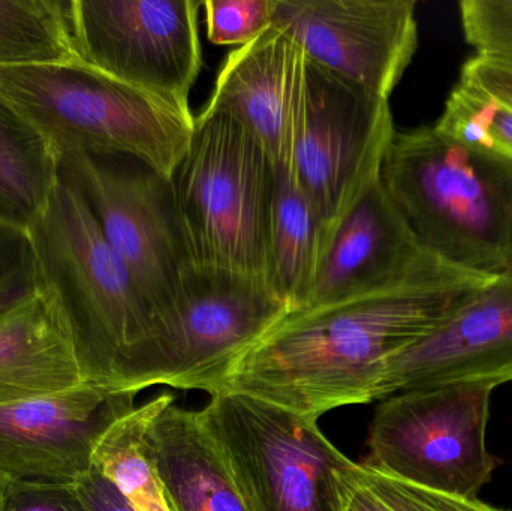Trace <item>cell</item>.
Wrapping results in <instances>:
<instances>
[{
  "mask_svg": "<svg viewBox=\"0 0 512 511\" xmlns=\"http://www.w3.org/2000/svg\"><path fill=\"white\" fill-rule=\"evenodd\" d=\"M496 278L426 251L388 284L289 312L234 363L218 393H242L312 420L379 401L391 360Z\"/></svg>",
  "mask_w": 512,
  "mask_h": 511,
  "instance_id": "6da1fadb",
  "label": "cell"
},
{
  "mask_svg": "<svg viewBox=\"0 0 512 511\" xmlns=\"http://www.w3.org/2000/svg\"><path fill=\"white\" fill-rule=\"evenodd\" d=\"M381 182L424 249L469 272H511V162L421 126L396 131Z\"/></svg>",
  "mask_w": 512,
  "mask_h": 511,
  "instance_id": "7a4b0ae2",
  "label": "cell"
},
{
  "mask_svg": "<svg viewBox=\"0 0 512 511\" xmlns=\"http://www.w3.org/2000/svg\"><path fill=\"white\" fill-rule=\"evenodd\" d=\"M291 312L265 279L186 266L146 335L114 366L110 386L216 395L234 363Z\"/></svg>",
  "mask_w": 512,
  "mask_h": 511,
  "instance_id": "3957f363",
  "label": "cell"
},
{
  "mask_svg": "<svg viewBox=\"0 0 512 511\" xmlns=\"http://www.w3.org/2000/svg\"><path fill=\"white\" fill-rule=\"evenodd\" d=\"M0 93L56 155L84 150L128 156L167 180L194 134V114L174 110L83 62L0 66Z\"/></svg>",
  "mask_w": 512,
  "mask_h": 511,
  "instance_id": "277c9868",
  "label": "cell"
},
{
  "mask_svg": "<svg viewBox=\"0 0 512 511\" xmlns=\"http://www.w3.org/2000/svg\"><path fill=\"white\" fill-rule=\"evenodd\" d=\"M274 179L270 156L233 117L204 110L195 117L171 179L188 266L267 281Z\"/></svg>",
  "mask_w": 512,
  "mask_h": 511,
  "instance_id": "5b68a950",
  "label": "cell"
},
{
  "mask_svg": "<svg viewBox=\"0 0 512 511\" xmlns=\"http://www.w3.org/2000/svg\"><path fill=\"white\" fill-rule=\"evenodd\" d=\"M26 234L38 290L68 320L92 380L110 386L114 366L150 324L128 270L86 201L59 176Z\"/></svg>",
  "mask_w": 512,
  "mask_h": 511,
  "instance_id": "8992f818",
  "label": "cell"
},
{
  "mask_svg": "<svg viewBox=\"0 0 512 511\" xmlns=\"http://www.w3.org/2000/svg\"><path fill=\"white\" fill-rule=\"evenodd\" d=\"M198 413L249 511H346L355 462L318 420L242 393L212 395Z\"/></svg>",
  "mask_w": 512,
  "mask_h": 511,
  "instance_id": "52a82bcc",
  "label": "cell"
},
{
  "mask_svg": "<svg viewBox=\"0 0 512 511\" xmlns=\"http://www.w3.org/2000/svg\"><path fill=\"white\" fill-rule=\"evenodd\" d=\"M495 389L441 384L382 399L370 422L364 464L412 485L477 500L499 465L487 449Z\"/></svg>",
  "mask_w": 512,
  "mask_h": 511,
  "instance_id": "ba28073f",
  "label": "cell"
},
{
  "mask_svg": "<svg viewBox=\"0 0 512 511\" xmlns=\"http://www.w3.org/2000/svg\"><path fill=\"white\" fill-rule=\"evenodd\" d=\"M56 159L57 176L86 201L152 321L188 266L171 180L129 165L128 156L68 150Z\"/></svg>",
  "mask_w": 512,
  "mask_h": 511,
  "instance_id": "9c48e42d",
  "label": "cell"
},
{
  "mask_svg": "<svg viewBox=\"0 0 512 511\" xmlns=\"http://www.w3.org/2000/svg\"><path fill=\"white\" fill-rule=\"evenodd\" d=\"M394 134L388 99L307 62L303 108L289 167L318 209L325 249L340 221L381 176Z\"/></svg>",
  "mask_w": 512,
  "mask_h": 511,
  "instance_id": "30bf717a",
  "label": "cell"
},
{
  "mask_svg": "<svg viewBox=\"0 0 512 511\" xmlns=\"http://www.w3.org/2000/svg\"><path fill=\"white\" fill-rule=\"evenodd\" d=\"M195 0H72L81 62L174 110L192 114L189 95L203 66Z\"/></svg>",
  "mask_w": 512,
  "mask_h": 511,
  "instance_id": "8fae6325",
  "label": "cell"
},
{
  "mask_svg": "<svg viewBox=\"0 0 512 511\" xmlns=\"http://www.w3.org/2000/svg\"><path fill=\"white\" fill-rule=\"evenodd\" d=\"M412 0H276L273 26L307 62L390 98L418 47Z\"/></svg>",
  "mask_w": 512,
  "mask_h": 511,
  "instance_id": "7c38bea8",
  "label": "cell"
},
{
  "mask_svg": "<svg viewBox=\"0 0 512 511\" xmlns=\"http://www.w3.org/2000/svg\"><path fill=\"white\" fill-rule=\"evenodd\" d=\"M137 392L86 384L0 405V480L77 486L92 471L99 441L135 410Z\"/></svg>",
  "mask_w": 512,
  "mask_h": 511,
  "instance_id": "4fadbf2b",
  "label": "cell"
},
{
  "mask_svg": "<svg viewBox=\"0 0 512 511\" xmlns=\"http://www.w3.org/2000/svg\"><path fill=\"white\" fill-rule=\"evenodd\" d=\"M512 381V273L498 276L391 360L379 401L417 387Z\"/></svg>",
  "mask_w": 512,
  "mask_h": 511,
  "instance_id": "5bb4252c",
  "label": "cell"
},
{
  "mask_svg": "<svg viewBox=\"0 0 512 511\" xmlns=\"http://www.w3.org/2000/svg\"><path fill=\"white\" fill-rule=\"evenodd\" d=\"M303 50L271 24L255 41L230 51L204 111L239 122L274 167L291 164L306 87Z\"/></svg>",
  "mask_w": 512,
  "mask_h": 511,
  "instance_id": "9a60e30c",
  "label": "cell"
},
{
  "mask_svg": "<svg viewBox=\"0 0 512 511\" xmlns=\"http://www.w3.org/2000/svg\"><path fill=\"white\" fill-rule=\"evenodd\" d=\"M426 251L379 176L331 234L306 300L295 311L388 284Z\"/></svg>",
  "mask_w": 512,
  "mask_h": 511,
  "instance_id": "2e32d148",
  "label": "cell"
},
{
  "mask_svg": "<svg viewBox=\"0 0 512 511\" xmlns=\"http://www.w3.org/2000/svg\"><path fill=\"white\" fill-rule=\"evenodd\" d=\"M86 384L96 383L68 320L47 294L38 290L0 315V405Z\"/></svg>",
  "mask_w": 512,
  "mask_h": 511,
  "instance_id": "e0dca14e",
  "label": "cell"
},
{
  "mask_svg": "<svg viewBox=\"0 0 512 511\" xmlns=\"http://www.w3.org/2000/svg\"><path fill=\"white\" fill-rule=\"evenodd\" d=\"M146 452L170 511H249L198 411L162 408L147 428Z\"/></svg>",
  "mask_w": 512,
  "mask_h": 511,
  "instance_id": "ac0fdd59",
  "label": "cell"
},
{
  "mask_svg": "<svg viewBox=\"0 0 512 511\" xmlns=\"http://www.w3.org/2000/svg\"><path fill=\"white\" fill-rule=\"evenodd\" d=\"M324 249L325 231L318 209L298 185L289 165L276 168L267 281L291 312L306 300Z\"/></svg>",
  "mask_w": 512,
  "mask_h": 511,
  "instance_id": "d6986e66",
  "label": "cell"
},
{
  "mask_svg": "<svg viewBox=\"0 0 512 511\" xmlns=\"http://www.w3.org/2000/svg\"><path fill=\"white\" fill-rule=\"evenodd\" d=\"M56 182V153L0 93V227L26 231Z\"/></svg>",
  "mask_w": 512,
  "mask_h": 511,
  "instance_id": "ffe728a7",
  "label": "cell"
},
{
  "mask_svg": "<svg viewBox=\"0 0 512 511\" xmlns=\"http://www.w3.org/2000/svg\"><path fill=\"white\" fill-rule=\"evenodd\" d=\"M74 62L72 0H0V66Z\"/></svg>",
  "mask_w": 512,
  "mask_h": 511,
  "instance_id": "44dd1931",
  "label": "cell"
},
{
  "mask_svg": "<svg viewBox=\"0 0 512 511\" xmlns=\"http://www.w3.org/2000/svg\"><path fill=\"white\" fill-rule=\"evenodd\" d=\"M174 402L158 396L117 420L99 441L93 467L110 479L138 511H170L155 467L146 452L150 420Z\"/></svg>",
  "mask_w": 512,
  "mask_h": 511,
  "instance_id": "7402d4cb",
  "label": "cell"
},
{
  "mask_svg": "<svg viewBox=\"0 0 512 511\" xmlns=\"http://www.w3.org/2000/svg\"><path fill=\"white\" fill-rule=\"evenodd\" d=\"M435 128L457 143L512 164V107L457 84Z\"/></svg>",
  "mask_w": 512,
  "mask_h": 511,
  "instance_id": "603a6c76",
  "label": "cell"
},
{
  "mask_svg": "<svg viewBox=\"0 0 512 511\" xmlns=\"http://www.w3.org/2000/svg\"><path fill=\"white\" fill-rule=\"evenodd\" d=\"M346 511H505L483 501L433 491L357 464L346 480Z\"/></svg>",
  "mask_w": 512,
  "mask_h": 511,
  "instance_id": "cb8c5ba5",
  "label": "cell"
},
{
  "mask_svg": "<svg viewBox=\"0 0 512 511\" xmlns=\"http://www.w3.org/2000/svg\"><path fill=\"white\" fill-rule=\"evenodd\" d=\"M201 6L213 44L243 47L270 29L276 0H204Z\"/></svg>",
  "mask_w": 512,
  "mask_h": 511,
  "instance_id": "d4e9b609",
  "label": "cell"
},
{
  "mask_svg": "<svg viewBox=\"0 0 512 511\" xmlns=\"http://www.w3.org/2000/svg\"><path fill=\"white\" fill-rule=\"evenodd\" d=\"M460 20L478 53L512 56V0H463Z\"/></svg>",
  "mask_w": 512,
  "mask_h": 511,
  "instance_id": "484cf974",
  "label": "cell"
},
{
  "mask_svg": "<svg viewBox=\"0 0 512 511\" xmlns=\"http://www.w3.org/2000/svg\"><path fill=\"white\" fill-rule=\"evenodd\" d=\"M0 511H87L75 486H33L0 480Z\"/></svg>",
  "mask_w": 512,
  "mask_h": 511,
  "instance_id": "4316f807",
  "label": "cell"
},
{
  "mask_svg": "<svg viewBox=\"0 0 512 511\" xmlns=\"http://www.w3.org/2000/svg\"><path fill=\"white\" fill-rule=\"evenodd\" d=\"M460 83L512 107V57L477 53L463 65Z\"/></svg>",
  "mask_w": 512,
  "mask_h": 511,
  "instance_id": "83f0119b",
  "label": "cell"
},
{
  "mask_svg": "<svg viewBox=\"0 0 512 511\" xmlns=\"http://www.w3.org/2000/svg\"><path fill=\"white\" fill-rule=\"evenodd\" d=\"M87 511H138L101 471L92 468L75 486Z\"/></svg>",
  "mask_w": 512,
  "mask_h": 511,
  "instance_id": "f1b7e54d",
  "label": "cell"
},
{
  "mask_svg": "<svg viewBox=\"0 0 512 511\" xmlns=\"http://www.w3.org/2000/svg\"><path fill=\"white\" fill-rule=\"evenodd\" d=\"M36 293H38V284H36L32 254H30L29 260L23 266L18 267L8 278L0 282V315L26 302Z\"/></svg>",
  "mask_w": 512,
  "mask_h": 511,
  "instance_id": "f546056e",
  "label": "cell"
},
{
  "mask_svg": "<svg viewBox=\"0 0 512 511\" xmlns=\"http://www.w3.org/2000/svg\"><path fill=\"white\" fill-rule=\"evenodd\" d=\"M30 258L26 231L0 227V282Z\"/></svg>",
  "mask_w": 512,
  "mask_h": 511,
  "instance_id": "4dcf8cb0",
  "label": "cell"
},
{
  "mask_svg": "<svg viewBox=\"0 0 512 511\" xmlns=\"http://www.w3.org/2000/svg\"><path fill=\"white\" fill-rule=\"evenodd\" d=\"M510 273H512V267H511V272Z\"/></svg>",
  "mask_w": 512,
  "mask_h": 511,
  "instance_id": "1f68e13d",
  "label": "cell"
},
{
  "mask_svg": "<svg viewBox=\"0 0 512 511\" xmlns=\"http://www.w3.org/2000/svg\"><path fill=\"white\" fill-rule=\"evenodd\" d=\"M512 57V56H511Z\"/></svg>",
  "mask_w": 512,
  "mask_h": 511,
  "instance_id": "d6a6232c",
  "label": "cell"
}]
</instances>
